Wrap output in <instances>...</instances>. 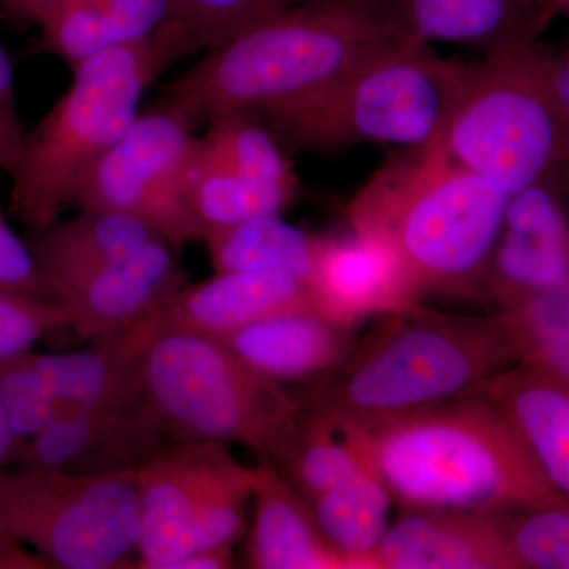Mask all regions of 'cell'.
<instances>
[{
	"instance_id": "cell-41",
	"label": "cell",
	"mask_w": 569,
	"mask_h": 569,
	"mask_svg": "<svg viewBox=\"0 0 569 569\" xmlns=\"http://www.w3.org/2000/svg\"><path fill=\"white\" fill-rule=\"evenodd\" d=\"M233 568L231 548L194 550L173 561L167 569H227Z\"/></svg>"
},
{
	"instance_id": "cell-28",
	"label": "cell",
	"mask_w": 569,
	"mask_h": 569,
	"mask_svg": "<svg viewBox=\"0 0 569 569\" xmlns=\"http://www.w3.org/2000/svg\"><path fill=\"white\" fill-rule=\"evenodd\" d=\"M272 463L305 500L350 481L367 468L335 427L302 407L298 430Z\"/></svg>"
},
{
	"instance_id": "cell-11",
	"label": "cell",
	"mask_w": 569,
	"mask_h": 569,
	"mask_svg": "<svg viewBox=\"0 0 569 569\" xmlns=\"http://www.w3.org/2000/svg\"><path fill=\"white\" fill-rule=\"evenodd\" d=\"M197 123L160 102L141 111L121 140L99 160L78 192V208L110 209L140 220L176 250L203 241L190 206L189 174Z\"/></svg>"
},
{
	"instance_id": "cell-35",
	"label": "cell",
	"mask_w": 569,
	"mask_h": 569,
	"mask_svg": "<svg viewBox=\"0 0 569 569\" xmlns=\"http://www.w3.org/2000/svg\"><path fill=\"white\" fill-rule=\"evenodd\" d=\"M0 288L54 299L47 277L41 271L31 247L14 233L0 208ZM56 301V299H54Z\"/></svg>"
},
{
	"instance_id": "cell-4",
	"label": "cell",
	"mask_w": 569,
	"mask_h": 569,
	"mask_svg": "<svg viewBox=\"0 0 569 569\" xmlns=\"http://www.w3.org/2000/svg\"><path fill=\"white\" fill-rule=\"evenodd\" d=\"M516 362L496 316H445L418 306L381 317L298 399L329 422L392 417L471 395Z\"/></svg>"
},
{
	"instance_id": "cell-13",
	"label": "cell",
	"mask_w": 569,
	"mask_h": 569,
	"mask_svg": "<svg viewBox=\"0 0 569 569\" xmlns=\"http://www.w3.org/2000/svg\"><path fill=\"white\" fill-rule=\"evenodd\" d=\"M167 437L149 402L61 410L11 462L26 470H118L140 466L164 447Z\"/></svg>"
},
{
	"instance_id": "cell-6",
	"label": "cell",
	"mask_w": 569,
	"mask_h": 569,
	"mask_svg": "<svg viewBox=\"0 0 569 569\" xmlns=\"http://www.w3.org/2000/svg\"><path fill=\"white\" fill-rule=\"evenodd\" d=\"M471 69L396 40L320 92L261 118L277 138L310 151L361 142L427 148L443 137Z\"/></svg>"
},
{
	"instance_id": "cell-29",
	"label": "cell",
	"mask_w": 569,
	"mask_h": 569,
	"mask_svg": "<svg viewBox=\"0 0 569 569\" xmlns=\"http://www.w3.org/2000/svg\"><path fill=\"white\" fill-rule=\"evenodd\" d=\"M201 146L220 162L257 181L298 187L279 138L257 112H227L206 122Z\"/></svg>"
},
{
	"instance_id": "cell-40",
	"label": "cell",
	"mask_w": 569,
	"mask_h": 569,
	"mask_svg": "<svg viewBox=\"0 0 569 569\" xmlns=\"http://www.w3.org/2000/svg\"><path fill=\"white\" fill-rule=\"evenodd\" d=\"M0 114L14 126H22L14 91L13 63L0 40Z\"/></svg>"
},
{
	"instance_id": "cell-19",
	"label": "cell",
	"mask_w": 569,
	"mask_h": 569,
	"mask_svg": "<svg viewBox=\"0 0 569 569\" xmlns=\"http://www.w3.org/2000/svg\"><path fill=\"white\" fill-rule=\"evenodd\" d=\"M402 40L463 44L486 52L537 33L550 13L546 0H385Z\"/></svg>"
},
{
	"instance_id": "cell-18",
	"label": "cell",
	"mask_w": 569,
	"mask_h": 569,
	"mask_svg": "<svg viewBox=\"0 0 569 569\" xmlns=\"http://www.w3.org/2000/svg\"><path fill=\"white\" fill-rule=\"evenodd\" d=\"M355 328L316 307H302L261 318L217 340L257 372L282 383L313 380L336 369L358 340Z\"/></svg>"
},
{
	"instance_id": "cell-33",
	"label": "cell",
	"mask_w": 569,
	"mask_h": 569,
	"mask_svg": "<svg viewBox=\"0 0 569 569\" xmlns=\"http://www.w3.org/2000/svg\"><path fill=\"white\" fill-rule=\"evenodd\" d=\"M69 320L62 302L0 288V365L29 353L44 336L69 328Z\"/></svg>"
},
{
	"instance_id": "cell-23",
	"label": "cell",
	"mask_w": 569,
	"mask_h": 569,
	"mask_svg": "<svg viewBox=\"0 0 569 569\" xmlns=\"http://www.w3.org/2000/svg\"><path fill=\"white\" fill-rule=\"evenodd\" d=\"M144 347L130 332L96 340L73 353H33L32 361L47 378L61 410L134 407L148 402L142 387ZM56 415V413H54Z\"/></svg>"
},
{
	"instance_id": "cell-27",
	"label": "cell",
	"mask_w": 569,
	"mask_h": 569,
	"mask_svg": "<svg viewBox=\"0 0 569 569\" xmlns=\"http://www.w3.org/2000/svg\"><path fill=\"white\" fill-rule=\"evenodd\" d=\"M496 317L518 362L537 367L569 388V274Z\"/></svg>"
},
{
	"instance_id": "cell-5",
	"label": "cell",
	"mask_w": 569,
	"mask_h": 569,
	"mask_svg": "<svg viewBox=\"0 0 569 569\" xmlns=\"http://www.w3.org/2000/svg\"><path fill=\"white\" fill-rule=\"evenodd\" d=\"M178 26L121 44L71 69L69 88L26 137L11 176L10 211L31 230L48 227L77 203L82 181L141 112L153 81L179 59L197 52Z\"/></svg>"
},
{
	"instance_id": "cell-30",
	"label": "cell",
	"mask_w": 569,
	"mask_h": 569,
	"mask_svg": "<svg viewBox=\"0 0 569 569\" xmlns=\"http://www.w3.org/2000/svg\"><path fill=\"white\" fill-rule=\"evenodd\" d=\"M516 569H569V500L542 501L505 515Z\"/></svg>"
},
{
	"instance_id": "cell-37",
	"label": "cell",
	"mask_w": 569,
	"mask_h": 569,
	"mask_svg": "<svg viewBox=\"0 0 569 569\" xmlns=\"http://www.w3.org/2000/svg\"><path fill=\"white\" fill-rule=\"evenodd\" d=\"M26 137L22 126H14L0 114V173H17L24 153Z\"/></svg>"
},
{
	"instance_id": "cell-7",
	"label": "cell",
	"mask_w": 569,
	"mask_h": 569,
	"mask_svg": "<svg viewBox=\"0 0 569 569\" xmlns=\"http://www.w3.org/2000/svg\"><path fill=\"white\" fill-rule=\"evenodd\" d=\"M146 399L173 441L236 443L276 462L301 402L211 337L164 331L141 356Z\"/></svg>"
},
{
	"instance_id": "cell-8",
	"label": "cell",
	"mask_w": 569,
	"mask_h": 569,
	"mask_svg": "<svg viewBox=\"0 0 569 569\" xmlns=\"http://www.w3.org/2000/svg\"><path fill=\"white\" fill-rule=\"evenodd\" d=\"M473 66L441 146L455 162L509 194L569 162V127L553 102L548 56L526 33Z\"/></svg>"
},
{
	"instance_id": "cell-38",
	"label": "cell",
	"mask_w": 569,
	"mask_h": 569,
	"mask_svg": "<svg viewBox=\"0 0 569 569\" xmlns=\"http://www.w3.org/2000/svg\"><path fill=\"white\" fill-rule=\"evenodd\" d=\"M63 0H0L3 14L7 20L18 28H31L39 26L54 7Z\"/></svg>"
},
{
	"instance_id": "cell-17",
	"label": "cell",
	"mask_w": 569,
	"mask_h": 569,
	"mask_svg": "<svg viewBox=\"0 0 569 569\" xmlns=\"http://www.w3.org/2000/svg\"><path fill=\"white\" fill-rule=\"evenodd\" d=\"M316 307L309 284L271 272H216L178 291L156 316L138 325L144 335L190 332L222 339L242 326L287 310Z\"/></svg>"
},
{
	"instance_id": "cell-21",
	"label": "cell",
	"mask_w": 569,
	"mask_h": 569,
	"mask_svg": "<svg viewBox=\"0 0 569 569\" xmlns=\"http://www.w3.org/2000/svg\"><path fill=\"white\" fill-rule=\"evenodd\" d=\"M475 392L500 410L553 488L569 500V388L537 367L516 362Z\"/></svg>"
},
{
	"instance_id": "cell-31",
	"label": "cell",
	"mask_w": 569,
	"mask_h": 569,
	"mask_svg": "<svg viewBox=\"0 0 569 569\" xmlns=\"http://www.w3.org/2000/svg\"><path fill=\"white\" fill-rule=\"evenodd\" d=\"M310 2L317 0H170V6L173 24L198 51H208L254 22Z\"/></svg>"
},
{
	"instance_id": "cell-20",
	"label": "cell",
	"mask_w": 569,
	"mask_h": 569,
	"mask_svg": "<svg viewBox=\"0 0 569 569\" xmlns=\"http://www.w3.org/2000/svg\"><path fill=\"white\" fill-rule=\"evenodd\" d=\"M247 563L257 569H353L326 539L309 503L269 459L258 460Z\"/></svg>"
},
{
	"instance_id": "cell-2",
	"label": "cell",
	"mask_w": 569,
	"mask_h": 569,
	"mask_svg": "<svg viewBox=\"0 0 569 569\" xmlns=\"http://www.w3.org/2000/svg\"><path fill=\"white\" fill-rule=\"evenodd\" d=\"M397 36L385 0H317L254 22L163 89L194 123L279 110L320 92Z\"/></svg>"
},
{
	"instance_id": "cell-9",
	"label": "cell",
	"mask_w": 569,
	"mask_h": 569,
	"mask_svg": "<svg viewBox=\"0 0 569 569\" xmlns=\"http://www.w3.org/2000/svg\"><path fill=\"white\" fill-rule=\"evenodd\" d=\"M0 530L54 568H132L141 538L138 467L0 471Z\"/></svg>"
},
{
	"instance_id": "cell-16",
	"label": "cell",
	"mask_w": 569,
	"mask_h": 569,
	"mask_svg": "<svg viewBox=\"0 0 569 569\" xmlns=\"http://www.w3.org/2000/svg\"><path fill=\"white\" fill-rule=\"evenodd\" d=\"M507 511L403 508L372 557V569H516Z\"/></svg>"
},
{
	"instance_id": "cell-39",
	"label": "cell",
	"mask_w": 569,
	"mask_h": 569,
	"mask_svg": "<svg viewBox=\"0 0 569 569\" xmlns=\"http://www.w3.org/2000/svg\"><path fill=\"white\" fill-rule=\"evenodd\" d=\"M546 69H548V82L553 102L569 127V43L556 58L548 56Z\"/></svg>"
},
{
	"instance_id": "cell-22",
	"label": "cell",
	"mask_w": 569,
	"mask_h": 569,
	"mask_svg": "<svg viewBox=\"0 0 569 569\" xmlns=\"http://www.w3.org/2000/svg\"><path fill=\"white\" fill-rule=\"evenodd\" d=\"M159 238L148 224L110 209L80 208L69 220L31 230L29 247L52 296Z\"/></svg>"
},
{
	"instance_id": "cell-14",
	"label": "cell",
	"mask_w": 569,
	"mask_h": 569,
	"mask_svg": "<svg viewBox=\"0 0 569 569\" xmlns=\"http://www.w3.org/2000/svg\"><path fill=\"white\" fill-rule=\"evenodd\" d=\"M186 283L174 247L153 239L129 257L71 283L58 301L69 310L71 331L96 342L144 323Z\"/></svg>"
},
{
	"instance_id": "cell-24",
	"label": "cell",
	"mask_w": 569,
	"mask_h": 569,
	"mask_svg": "<svg viewBox=\"0 0 569 569\" xmlns=\"http://www.w3.org/2000/svg\"><path fill=\"white\" fill-rule=\"evenodd\" d=\"M321 236L306 233L279 216L257 217L206 233L203 242L216 272H271L309 282Z\"/></svg>"
},
{
	"instance_id": "cell-34",
	"label": "cell",
	"mask_w": 569,
	"mask_h": 569,
	"mask_svg": "<svg viewBox=\"0 0 569 569\" xmlns=\"http://www.w3.org/2000/svg\"><path fill=\"white\" fill-rule=\"evenodd\" d=\"M121 44L149 39L173 22L170 0H89Z\"/></svg>"
},
{
	"instance_id": "cell-15",
	"label": "cell",
	"mask_w": 569,
	"mask_h": 569,
	"mask_svg": "<svg viewBox=\"0 0 569 569\" xmlns=\"http://www.w3.org/2000/svg\"><path fill=\"white\" fill-rule=\"evenodd\" d=\"M307 284L316 309L343 325L356 326L367 317L392 316L419 306L395 249L369 231L323 238Z\"/></svg>"
},
{
	"instance_id": "cell-26",
	"label": "cell",
	"mask_w": 569,
	"mask_h": 569,
	"mask_svg": "<svg viewBox=\"0 0 569 569\" xmlns=\"http://www.w3.org/2000/svg\"><path fill=\"white\" fill-rule=\"evenodd\" d=\"M187 193L208 233L257 217L279 216L293 204L298 187L246 178L206 151L198 138Z\"/></svg>"
},
{
	"instance_id": "cell-36",
	"label": "cell",
	"mask_w": 569,
	"mask_h": 569,
	"mask_svg": "<svg viewBox=\"0 0 569 569\" xmlns=\"http://www.w3.org/2000/svg\"><path fill=\"white\" fill-rule=\"evenodd\" d=\"M51 561L20 539L0 530V569H50Z\"/></svg>"
},
{
	"instance_id": "cell-1",
	"label": "cell",
	"mask_w": 569,
	"mask_h": 569,
	"mask_svg": "<svg viewBox=\"0 0 569 569\" xmlns=\"http://www.w3.org/2000/svg\"><path fill=\"white\" fill-rule=\"evenodd\" d=\"M329 425L402 508L511 511L565 498L479 392L392 417Z\"/></svg>"
},
{
	"instance_id": "cell-43",
	"label": "cell",
	"mask_w": 569,
	"mask_h": 569,
	"mask_svg": "<svg viewBox=\"0 0 569 569\" xmlns=\"http://www.w3.org/2000/svg\"><path fill=\"white\" fill-rule=\"evenodd\" d=\"M550 10H561L567 11L569 13V0H546Z\"/></svg>"
},
{
	"instance_id": "cell-10",
	"label": "cell",
	"mask_w": 569,
	"mask_h": 569,
	"mask_svg": "<svg viewBox=\"0 0 569 569\" xmlns=\"http://www.w3.org/2000/svg\"><path fill=\"white\" fill-rule=\"evenodd\" d=\"M257 467L216 441H173L138 466L137 567L167 569L194 550L231 548L246 527Z\"/></svg>"
},
{
	"instance_id": "cell-25",
	"label": "cell",
	"mask_w": 569,
	"mask_h": 569,
	"mask_svg": "<svg viewBox=\"0 0 569 569\" xmlns=\"http://www.w3.org/2000/svg\"><path fill=\"white\" fill-rule=\"evenodd\" d=\"M326 539L353 569H372V557L389 527L392 497L366 468L350 481L306 500Z\"/></svg>"
},
{
	"instance_id": "cell-32",
	"label": "cell",
	"mask_w": 569,
	"mask_h": 569,
	"mask_svg": "<svg viewBox=\"0 0 569 569\" xmlns=\"http://www.w3.org/2000/svg\"><path fill=\"white\" fill-rule=\"evenodd\" d=\"M0 406L13 436L14 452L54 417L58 402L31 351L0 365Z\"/></svg>"
},
{
	"instance_id": "cell-12",
	"label": "cell",
	"mask_w": 569,
	"mask_h": 569,
	"mask_svg": "<svg viewBox=\"0 0 569 569\" xmlns=\"http://www.w3.org/2000/svg\"><path fill=\"white\" fill-rule=\"evenodd\" d=\"M569 274V213L548 179L511 194L482 283L481 302L498 312Z\"/></svg>"
},
{
	"instance_id": "cell-3",
	"label": "cell",
	"mask_w": 569,
	"mask_h": 569,
	"mask_svg": "<svg viewBox=\"0 0 569 569\" xmlns=\"http://www.w3.org/2000/svg\"><path fill=\"white\" fill-rule=\"evenodd\" d=\"M391 164L358 194L355 230L395 249L415 293L481 301L511 194L448 156L440 141Z\"/></svg>"
},
{
	"instance_id": "cell-42",
	"label": "cell",
	"mask_w": 569,
	"mask_h": 569,
	"mask_svg": "<svg viewBox=\"0 0 569 569\" xmlns=\"http://www.w3.org/2000/svg\"><path fill=\"white\" fill-rule=\"evenodd\" d=\"M14 456V440L11 436L9 422L0 406V471L7 470Z\"/></svg>"
}]
</instances>
